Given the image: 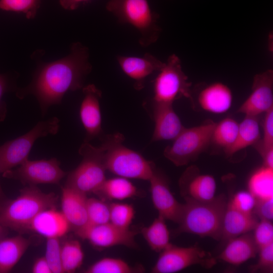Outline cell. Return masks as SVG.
I'll return each instance as SVG.
<instances>
[{
	"label": "cell",
	"instance_id": "obj_40",
	"mask_svg": "<svg viewBox=\"0 0 273 273\" xmlns=\"http://www.w3.org/2000/svg\"><path fill=\"white\" fill-rule=\"evenodd\" d=\"M258 218L272 221L273 219V197L257 200L253 211Z\"/></svg>",
	"mask_w": 273,
	"mask_h": 273
},
{
	"label": "cell",
	"instance_id": "obj_26",
	"mask_svg": "<svg viewBox=\"0 0 273 273\" xmlns=\"http://www.w3.org/2000/svg\"><path fill=\"white\" fill-rule=\"evenodd\" d=\"M260 136L259 125L257 116L246 115L239 124L236 139L232 145L224 151L228 157L251 145H255Z\"/></svg>",
	"mask_w": 273,
	"mask_h": 273
},
{
	"label": "cell",
	"instance_id": "obj_22",
	"mask_svg": "<svg viewBox=\"0 0 273 273\" xmlns=\"http://www.w3.org/2000/svg\"><path fill=\"white\" fill-rule=\"evenodd\" d=\"M198 101L201 108L206 111L223 113L231 107L233 94L228 86L216 82L203 88L199 94Z\"/></svg>",
	"mask_w": 273,
	"mask_h": 273
},
{
	"label": "cell",
	"instance_id": "obj_42",
	"mask_svg": "<svg viewBox=\"0 0 273 273\" xmlns=\"http://www.w3.org/2000/svg\"><path fill=\"white\" fill-rule=\"evenodd\" d=\"M33 273H52L44 256L38 258L32 267Z\"/></svg>",
	"mask_w": 273,
	"mask_h": 273
},
{
	"label": "cell",
	"instance_id": "obj_21",
	"mask_svg": "<svg viewBox=\"0 0 273 273\" xmlns=\"http://www.w3.org/2000/svg\"><path fill=\"white\" fill-rule=\"evenodd\" d=\"M70 230L68 221L57 208L40 212L33 219L29 227V232L35 233L47 239L61 238Z\"/></svg>",
	"mask_w": 273,
	"mask_h": 273
},
{
	"label": "cell",
	"instance_id": "obj_16",
	"mask_svg": "<svg viewBox=\"0 0 273 273\" xmlns=\"http://www.w3.org/2000/svg\"><path fill=\"white\" fill-rule=\"evenodd\" d=\"M82 89L84 97L80 107L79 116L86 131L83 142H89L101 136L102 132L100 104L102 92L93 84L84 86Z\"/></svg>",
	"mask_w": 273,
	"mask_h": 273
},
{
	"label": "cell",
	"instance_id": "obj_38",
	"mask_svg": "<svg viewBox=\"0 0 273 273\" xmlns=\"http://www.w3.org/2000/svg\"><path fill=\"white\" fill-rule=\"evenodd\" d=\"M259 258L256 264L250 265L249 271L251 272H273V243L258 250Z\"/></svg>",
	"mask_w": 273,
	"mask_h": 273
},
{
	"label": "cell",
	"instance_id": "obj_15",
	"mask_svg": "<svg viewBox=\"0 0 273 273\" xmlns=\"http://www.w3.org/2000/svg\"><path fill=\"white\" fill-rule=\"evenodd\" d=\"M272 106L273 71L269 69L254 76L251 93L238 112L257 116Z\"/></svg>",
	"mask_w": 273,
	"mask_h": 273
},
{
	"label": "cell",
	"instance_id": "obj_34",
	"mask_svg": "<svg viewBox=\"0 0 273 273\" xmlns=\"http://www.w3.org/2000/svg\"><path fill=\"white\" fill-rule=\"evenodd\" d=\"M41 0H0V9L22 12L27 19H33L40 7Z\"/></svg>",
	"mask_w": 273,
	"mask_h": 273
},
{
	"label": "cell",
	"instance_id": "obj_20",
	"mask_svg": "<svg viewBox=\"0 0 273 273\" xmlns=\"http://www.w3.org/2000/svg\"><path fill=\"white\" fill-rule=\"evenodd\" d=\"M223 250L216 257L229 264L239 265L256 257L258 248L251 232L228 241Z\"/></svg>",
	"mask_w": 273,
	"mask_h": 273
},
{
	"label": "cell",
	"instance_id": "obj_14",
	"mask_svg": "<svg viewBox=\"0 0 273 273\" xmlns=\"http://www.w3.org/2000/svg\"><path fill=\"white\" fill-rule=\"evenodd\" d=\"M180 196L185 201L207 202L214 197L216 184L214 177L201 174L196 165L189 166L178 180Z\"/></svg>",
	"mask_w": 273,
	"mask_h": 273
},
{
	"label": "cell",
	"instance_id": "obj_13",
	"mask_svg": "<svg viewBox=\"0 0 273 273\" xmlns=\"http://www.w3.org/2000/svg\"><path fill=\"white\" fill-rule=\"evenodd\" d=\"M149 181L152 203L158 212V215L165 220L178 223L182 214L184 204L179 203L171 193L166 175L155 167Z\"/></svg>",
	"mask_w": 273,
	"mask_h": 273
},
{
	"label": "cell",
	"instance_id": "obj_9",
	"mask_svg": "<svg viewBox=\"0 0 273 273\" xmlns=\"http://www.w3.org/2000/svg\"><path fill=\"white\" fill-rule=\"evenodd\" d=\"M158 72L154 82L153 102L173 104L181 97L193 102L192 84L188 81L177 56L170 55Z\"/></svg>",
	"mask_w": 273,
	"mask_h": 273
},
{
	"label": "cell",
	"instance_id": "obj_10",
	"mask_svg": "<svg viewBox=\"0 0 273 273\" xmlns=\"http://www.w3.org/2000/svg\"><path fill=\"white\" fill-rule=\"evenodd\" d=\"M160 253L151 272L175 273L193 265L210 268L217 263L216 257L199 246L197 243L186 247L171 244Z\"/></svg>",
	"mask_w": 273,
	"mask_h": 273
},
{
	"label": "cell",
	"instance_id": "obj_7",
	"mask_svg": "<svg viewBox=\"0 0 273 273\" xmlns=\"http://www.w3.org/2000/svg\"><path fill=\"white\" fill-rule=\"evenodd\" d=\"M216 123L207 121L199 126L186 128L167 146L164 156L176 166H183L196 160L208 148Z\"/></svg>",
	"mask_w": 273,
	"mask_h": 273
},
{
	"label": "cell",
	"instance_id": "obj_35",
	"mask_svg": "<svg viewBox=\"0 0 273 273\" xmlns=\"http://www.w3.org/2000/svg\"><path fill=\"white\" fill-rule=\"evenodd\" d=\"M44 257L52 273L63 272L60 238H47Z\"/></svg>",
	"mask_w": 273,
	"mask_h": 273
},
{
	"label": "cell",
	"instance_id": "obj_3",
	"mask_svg": "<svg viewBox=\"0 0 273 273\" xmlns=\"http://www.w3.org/2000/svg\"><path fill=\"white\" fill-rule=\"evenodd\" d=\"M20 192L0 208V223L8 229L24 234L29 232L32 221L40 212L57 208L58 196L52 192L43 193L35 185H29Z\"/></svg>",
	"mask_w": 273,
	"mask_h": 273
},
{
	"label": "cell",
	"instance_id": "obj_39",
	"mask_svg": "<svg viewBox=\"0 0 273 273\" xmlns=\"http://www.w3.org/2000/svg\"><path fill=\"white\" fill-rule=\"evenodd\" d=\"M263 128V139L259 143L255 144L257 145V150L273 148V106L265 112Z\"/></svg>",
	"mask_w": 273,
	"mask_h": 273
},
{
	"label": "cell",
	"instance_id": "obj_6",
	"mask_svg": "<svg viewBox=\"0 0 273 273\" xmlns=\"http://www.w3.org/2000/svg\"><path fill=\"white\" fill-rule=\"evenodd\" d=\"M105 151L102 144L95 147L83 142L78 150L82 160L68 174L65 186L86 195L94 193L106 179Z\"/></svg>",
	"mask_w": 273,
	"mask_h": 273
},
{
	"label": "cell",
	"instance_id": "obj_33",
	"mask_svg": "<svg viewBox=\"0 0 273 273\" xmlns=\"http://www.w3.org/2000/svg\"><path fill=\"white\" fill-rule=\"evenodd\" d=\"M87 224L99 225L110 222V207L106 201L95 198L87 200Z\"/></svg>",
	"mask_w": 273,
	"mask_h": 273
},
{
	"label": "cell",
	"instance_id": "obj_43",
	"mask_svg": "<svg viewBox=\"0 0 273 273\" xmlns=\"http://www.w3.org/2000/svg\"><path fill=\"white\" fill-rule=\"evenodd\" d=\"M92 0H59L61 6L66 10H76L81 4Z\"/></svg>",
	"mask_w": 273,
	"mask_h": 273
},
{
	"label": "cell",
	"instance_id": "obj_41",
	"mask_svg": "<svg viewBox=\"0 0 273 273\" xmlns=\"http://www.w3.org/2000/svg\"><path fill=\"white\" fill-rule=\"evenodd\" d=\"M9 88L8 78L5 75L0 74V122L3 121L7 116V105L3 100V97Z\"/></svg>",
	"mask_w": 273,
	"mask_h": 273
},
{
	"label": "cell",
	"instance_id": "obj_12",
	"mask_svg": "<svg viewBox=\"0 0 273 273\" xmlns=\"http://www.w3.org/2000/svg\"><path fill=\"white\" fill-rule=\"evenodd\" d=\"M76 236L86 240L94 247L106 248L116 245L136 249L134 238L138 232L118 228L110 222L99 225H86L74 232Z\"/></svg>",
	"mask_w": 273,
	"mask_h": 273
},
{
	"label": "cell",
	"instance_id": "obj_44",
	"mask_svg": "<svg viewBox=\"0 0 273 273\" xmlns=\"http://www.w3.org/2000/svg\"><path fill=\"white\" fill-rule=\"evenodd\" d=\"M258 151L262 158L263 166L273 168V148Z\"/></svg>",
	"mask_w": 273,
	"mask_h": 273
},
{
	"label": "cell",
	"instance_id": "obj_30",
	"mask_svg": "<svg viewBox=\"0 0 273 273\" xmlns=\"http://www.w3.org/2000/svg\"><path fill=\"white\" fill-rule=\"evenodd\" d=\"M239 129V123L234 119L225 118L216 123L213 128L211 142L224 149H229L235 142Z\"/></svg>",
	"mask_w": 273,
	"mask_h": 273
},
{
	"label": "cell",
	"instance_id": "obj_27",
	"mask_svg": "<svg viewBox=\"0 0 273 273\" xmlns=\"http://www.w3.org/2000/svg\"><path fill=\"white\" fill-rule=\"evenodd\" d=\"M141 233L150 248L155 252H161L171 244L165 219L159 215L149 226L143 228Z\"/></svg>",
	"mask_w": 273,
	"mask_h": 273
},
{
	"label": "cell",
	"instance_id": "obj_28",
	"mask_svg": "<svg viewBox=\"0 0 273 273\" xmlns=\"http://www.w3.org/2000/svg\"><path fill=\"white\" fill-rule=\"evenodd\" d=\"M248 189L257 200L273 197V168L263 165L255 170L248 180Z\"/></svg>",
	"mask_w": 273,
	"mask_h": 273
},
{
	"label": "cell",
	"instance_id": "obj_31",
	"mask_svg": "<svg viewBox=\"0 0 273 273\" xmlns=\"http://www.w3.org/2000/svg\"><path fill=\"white\" fill-rule=\"evenodd\" d=\"M142 267H133L119 258H103L89 266L86 273H133L144 271Z\"/></svg>",
	"mask_w": 273,
	"mask_h": 273
},
{
	"label": "cell",
	"instance_id": "obj_11",
	"mask_svg": "<svg viewBox=\"0 0 273 273\" xmlns=\"http://www.w3.org/2000/svg\"><path fill=\"white\" fill-rule=\"evenodd\" d=\"M66 173L56 158L38 160H25L17 168L3 173V176L19 180L24 185L59 184Z\"/></svg>",
	"mask_w": 273,
	"mask_h": 273
},
{
	"label": "cell",
	"instance_id": "obj_46",
	"mask_svg": "<svg viewBox=\"0 0 273 273\" xmlns=\"http://www.w3.org/2000/svg\"><path fill=\"white\" fill-rule=\"evenodd\" d=\"M8 229L0 223V240L5 237L7 233Z\"/></svg>",
	"mask_w": 273,
	"mask_h": 273
},
{
	"label": "cell",
	"instance_id": "obj_29",
	"mask_svg": "<svg viewBox=\"0 0 273 273\" xmlns=\"http://www.w3.org/2000/svg\"><path fill=\"white\" fill-rule=\"evenodd\" d=\"M84 253L79 241L68 239L61 244V260L63 272H74L82 265Z\"/></svg>",
	"mask_w": 273,
	"mask_h": 273
},
{
	"label": "cell",
	"instance_id": "obj_19",
	"mask_svg": "<svg viewBox=\"0 0 273 273\" xmlns=\"http://www.w3.org/2000/svg\"><path fill=\"white\" fill-rule=\"evenodd\" d=\"M86 195L73 189L62 188L61 212L74 232L87 224Z\"/></svg>",
	"mask_w": 273,
	"mask_h": 273
},
{
	"label": "cell",
	"instance_id": "obj_4",
	"mask_svg": "<svg viewBox=\"0 0 273 273\" xmlns=\"http://www.w3.org/2000/svg\"><path fill=\"white\" fill-rule=\"evenodd\" d=\"M124 139L119 132L102 138L105 149L104 160L106 170L120 177L149 180L155 165L139 153L124 146L122 144Z\"/></svg>",
	"mask_w": 273,
	"mask_h": 273
},
{
	"label": "cell",
	"instance_id": "obj_1",
	"mask_svg": "<svg viewBox=\"0 0 273 273\" xmlns=\"http://www.w3.org/2000/svg\"><path fill=\"white\" fill-rule=\"evenodd\" d=\"M88 59V48L80 42L73 43L68 55L39 67L30 83L17 89L16 96L23 99L29 95L34 96L44 116L51 106L62 103L67 92L83 87L92 69Z\"/></svg>",
	"mask_w": 273,
	"mask_h": 273
},
{
	"label": "cell",
	"instance_id": "obj_2",
	"mask_svg": "<svg viewBox=\"0 0 273 273\" xmlns=\"http://www.w3.org/2000/svg\"><path fill=\"white\" fill-rule=\"evenodd\" d=\"M227 202L224 194L215 196L207 202L185 201L178 227L173 235L188 233L220 240Z\"/></svg>",
	"mask_w": 273,
	"mask_h": 273
},
{
	"label": "cell",
	"instance_id": "obj_23",
	"mask_svg": "<svg viewBox=\"0 0 273 273\" xmlns=\"http://www.w3.org/2000/svg\"><path fill=\"white\" fill-rule=\"evenodd\" d=\"M258 221V218L253 213L247 214L239 211L228 201L220 240L226 242L233 238L252 231Z\"/></svg>",
	"mask_w": 273,
	"mask_h": 273
},
{
	"label": "cell",
	"instance_id": "obj_8",
	"mask_svg": "<svg viewBox=\"0 0 273 273\" xmlns=\"http://www.w3.org/2000/svg\"><path fill=\"white\" fill-rule=\"evenodd\" d=\"M59 128L60 120L56 117H53L47 120L39 121L27 133L0 146L1 173L20 165L28 159L37 139L48 134H56Z\"/></svg>",
	"mask_w": 273,
	"mask_h": 273
},
{
	"label": "cell",
	"instance_id": "obj_18",
	"mask_svg": "<svg viewBox=\"0 0 273 273\" xmlns=\"http://www.w3.org/2000/svg\"><path fill=\"white\" fill-rule=\"evenodd\" d=\"M172 105L153 102L152 114L155 128L152 142L173 140L184 129Z\"/></svg>",
	"mask_w": 273,
	"mask_h": 273
},
{
	"label": "cell",
	"instance_id": "obj_36",
	"mask_svg": "<svg viewBox=\"0 0 273 273\" xmlns=\"http://www.w3.org/2000/svg\"><path fill=\"white\" fill-rule=\"evenodd\" d=\"M228 202L236 210L241 212L252 214L257 199L249 191H240L231 195Z\"/></svg>",
	"mask_w": 273,
	"mask_h": 273
},
{
	"label": "cell",
	"instance_id": "obj_24",
	"mask_svg": "<svg viewBox=\"0 0 273 273\" xmlns=\"http://www.w3.org/2000/svg\"><path fill=\"white\" fill-rule=\"evenodd\" d=\"M30 244V240L22 235L0 240V273L9 272Z\"/></svg>",
	"mask_w": 273,
	"mask_h": 273
},
{
	"label": "cell",
	"instance_id": "obj_32",
	"mask_svg": "<svg viewBox=\"0 0 273 273\" xmlns=\"http://www.w3.org/2000/svg\"><path fill=\"white\" fill-rule=\"evenodd\" d=\"M110 222L123 229H129L134 217V209L131 204L112 203L109 204Z\"/></svg>",
	"mask_w": 273,
	"mask_h": 273
},
{
	"label": "cell",
	"instance_id": "obj_45",
	"mask_svg": "<svg viewBox=\"0 0 273 273\" xmlns=\"http://www.w3.org/2000/svg\"><path fill=\"white\" fill-rule=\"evenodd\" d=\"M2 173L0 170V174ZM8 200L4 193L0 183V208Z\"/></svg>",
	"mask_w": 273,
	"mask_h": 273
},
{
	"label": "cell",
	"instance_id": "obj_25",
	"mask_svg": "<svg viewBox=\"0 0 273 273\" xmlns=\"http://www.w3.org/2000/svg\"><path fill=\"white\" fill-rule=\"evenodd\" d=\"M93 193L104 201L122 200L141 195V192L127 178L120 176L106 179Z\"/></svg>",
	"mask_w": 273,
	"mask_h": 273
},
{
	"label": "cell",
	"instance_id": "obj_5",
	"mask_svg": "<svg viewBox=\"0 0 273 273\" xmlns=\"http://www.w3.org/2000/svg\"><path fill=\"white\" fill-rule=\"evenodd\" d=\"M106 8L120 23L129 24L139 31L142 47H149L158 40L161 32L159 15L147 0H109Z\"/></svg>",
	"mask_w": 273,
	"mask_h": 273
},
{
	"label": "cell",
	"instance_id": "obj_37",
	"mask_svg": "<svg viewBox=\"0 0 273 273\" xmlns=\"http://www.w3.org/2000/svg\"><path fill=\"white\" fill-rule=\"evenodd\" d=\"M254 241L259 249L273 243V225L272 221L260 219L253 230Z\"/></svg>",
	"mask_w": 273,
	"mask_h": 273
},
{
	"label": "cell",
	"instance_id": "obj_17",
	"mask_svg": "<svg viewBox=\"0 0 273 273\" xmlns=\"http://www.w3.org/2000/svg\"><path fill=\"white\" fill-rule=\"evenodd\" d=\"M116 60L123 72L134 80V87L137 90L144 87L147 77L159 71L165 64L149 53L140 57L117 56Z\"/></svg>",
	"mask_w": 273,
	"mask_h": 273
}]
</instances>
